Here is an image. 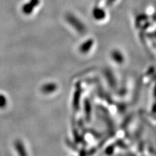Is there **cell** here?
Segmentation results:
<instances>
[{"mask_svg":"<svg viewBox=\"0 0 156 156\" xmlns=\"http://www.w3.org/2000/svg\"><path fill=\"white\" fill-rule=\"evenodd\" d=\"M40 3V0H29L28 2L24 3L22 6V12L26 15H29L35 11V9L38 7Z\"/></svg>","mask_w":156,"mask_h":156,"instance_id":"cell-1","label":"cell"},{"mask_svg":"<svg viewBox=\"0 0 156 156\" xmlns=\"http://www.w3.org/2000/svg\"><path fill=\"white\" fill-rule=\"evenodd\" d=\"M55 85L54 84H48V85H46L45 86H44L43 87V89L46 92H48V91H53L55 89Z\"/></svg>","mask_w":156,"mask_h":156,"instance_id":"cell-2","label":"cell"}]
</instances>
